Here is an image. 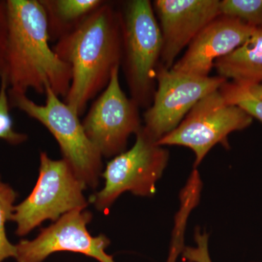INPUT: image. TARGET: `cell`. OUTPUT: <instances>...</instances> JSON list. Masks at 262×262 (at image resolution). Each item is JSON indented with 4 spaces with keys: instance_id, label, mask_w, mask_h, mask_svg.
<instances>
[{
    "instance_id": "6da1fadb",
    "label": "cell",
    "mask_w": 262,
    "mask_h": 262,
    "mask_svg": "<svg viewBox=\"0 0 262 262\" xmlns=\"http://www.w3.org/2000/svg\"><path fill=\"white\" fill-rule=\"evenodd\" d=\"M7 38L0 77L8 90L46 94L50 87L66 98L70 89V65L50 46L47 15L39 0H6Z\"/></svg>"
},
{
    "instance_id": "7a4b0ae2",
    "label": "cell",
    "mask_w": 262,
    "mask_h": 262,
    "mask_svg": "<svg viewBox=\"0 0 262 262\" xmlns=\"http://www.w3.org/2000/svg\"><path fill=\"white\" fill-rule=\"evenodd\" d=\"M53 51L70 65L72 78L64 102L79 117L91 100L106 89L122 61L120 10L105 1L72 32L60 38Z\"/></svg>"
},
{
    "instance_id": "3957f363",
    "label": "cell",
    "mask_w": 262,
    "mask_h": 262,
    "mask_svg": "<svg viewBox=\"0 0 262 262\" xmlns=\"http://www.w3.org/2000/svg\"><path fill=\"white\" fill-rule=\"evenodd\" d=\"M11 108H16L44 125L56 139L63 155L86 188L96 189L103 170L101 153L88 137L77 115L61 101L50 87L46 88V104L39 105L27 96L8 91Z\"/></svg>"
},
{
    "instance_id": "277c9868",
    "label": "cell",
    "mask_w": 262,
    "mask_h": 262,
    "mask_svg": "<svg viewBox=\"0 0 262 262\" xmlns=\"http://www.w3.org/2000/svg\"><path fill=\"white\" fill-rule=\"evenodd\" d=\"M122 61L131 99L139 107L153 101L163 37L149 0L127 2L120 11Z\"/></svg>"
},
{
    "instance_id": "5b68a950",
    "label": "cell",
    "mask_w": 262,
    "mask_h": 262,
    "mask_svg": "<svg viewBox=\"0 0 262 262\" xmlns=\"http://www.w3.org/2000/svg\"><path fill=\"white\" fill-rule=\"evenodd\" d=\"M87 189L65 160H53L47 153L39 155V177L32 192L14 207L11 221L15 233L22 237L47 220L53 222L77 209H85Z\"/></svg>"
},
{
    "instance_id": "8992f818",
    "label": "cell",
    "mask_w": 262,
    "mask_h": 262,
    "mask_svg": "<svg viewBox=\"0 0 262 262\" xmlns=\"http://www.w3.org/2000/svg\"><path fill=\"white\" fill-rule=\"evenodd\" d=\"M131 149L113 158L101 177L104 187L91 196L96 209L106 211L122 193L151 196L156 193V184L168 165L169 152L144 131L136 134Z\"/></svg>"
},
{
    "instance_id": "52a82bcc",
    "label": "cell",
    "mask_w": 262,
    "mask_h": 262,
    "mask_svg": "<svg viewBox=\"0 0 262 262\" xmlns=\"http://www.w3.org/2000/svg\"><path fill=\"white\" fill-rule=\"evenodd\" d=\"M253 117L227 103L220 89L200 100L177 128L158 141L160 146H182L195 155L194 168L216 144L229 148L228 136L249 127Z\"/></svg>"
},
{
    "instance_id": "ba28073f",
    "label": "cell",
    "mask_w": 262,
    "mask_h": 262,
    "mask_svg": "<svg viewBox=\"0 0 262 262\" xmlns=\"http://www.w3.org/2000/svg\"><path fill=\"white\" fill-rule=\"evenodd\" d=\"M157 70L158 89L152 105L144 113L143 129L158 141L179 126L200 100L223 85L227 80L220 77H196L168 70Z\"/></svg>"
},
{
    "instance_id": "9c48e42d",
    "label": "cell",
    "mask_w": 262,
    "mask_h": 262,
    "mask_svg": "<svg viewBox=\"0 0 262 262\" xmlns=\"http://www.w3.org/2000/svg\"><path fill=\"white\" fill-rule=\"evenodd\" d=\"M120 67L114 69L111 78L89 108L82 122L91 142L101 156L115 158L126 151L132 134L142 128L139 106L125 95L119 79Z\"/></svg>"
},
{
    "instance_id": "30bf717a",
    "label": "cell",
    "mask_w": 262,
    "mask_h": 262,
    "mask_svg": "<svg viewBox=\"0 0 262 262\" xmlns=\"http://www.w3.org/2000/svg\"><path fill=\"white\" fill-rule=\"evenodd\" d=\"M93 215L77 209L62 215L53 225L41 229L32 241L22 239L15 245L18 262H42L50 255L60 251L82 253L100 262H115L106 253L110 245L104 234L93 236L88 229Z\"/></svg>"
},
{
    "instance_id": "8fae6325",
    "label": "cell",
    "mask_w": 262,
    "mask_h": 262,
    "mask_svg": "<svg viewBox=\"0 0 262 262\" xmlns=\"http://www.w3.org/2000/svg\"><path fill=\"white\" fill-rule=\"evenodd\" d=\"M219 0H157L163 47L160 67L170 70L175 58L206 26L218 18Z\"/></svg>"
},
{
    "instance_id": "7c38bea8",
    "label": "cell",
    "mask_w": 262,
    "mask_h": 262,
    "mask_svg": "<svg viewBox=\"0 0 262 262\" xmlns=\"http://www.w3.org/2000/svg\"><path fill=\"white\" fill-rule=\"evenodd\" d=\"M256 29L238 19L220 15L196 36L171 70L196 77H209L215 61L242 46Z\"/></svg>"
},
{
    "instance_id": "4fadbf2b",
    "label": "cell",
    "mask_w": 262,
    "mask_h": 262,
    "mask_svg": "<svg viewBox=\"0 0 262 262\" xmlns=\"http://www.w3.org/2000/svg\"><path fill=\"white\" fill-rule=\"evenodd\" d=\"M219 76L249 87L262 82V27L256 28L242 46L215 61Z\"/></svg>"
},
{
    "instance_id": "5bb4252c",
    "label": "cell",
    "mask_w": 262,
    "mask_h": 262,
    "mask_svg": "<svg viewBox=\"0 0 262 262\" xmlns=\"http://www.w3.org/2000/svg\"><path fill=\"white\" fill-rule=\"evenodd\" d=\"M47 15L51 39L63 37L103 4V0H39Z\"/></svg>"
},
{
    "instance_id": "9a60e30c",
    "label": "cell",
    "mask_w": 262,
    "mask_h": 262,
    "mask_svg": "<svg viewBox=\"0 0 262 262\" xmlns=\"http://www.w3.org/2000/svg\"><path fill=\"white\" fill-rule=\"evenodd\" d=\"M17 193L0 179V262L6 258L15 257V246L10 244L7 237L5 225L11 220Z\"/></svg>"
},
{
    "instance_id": "2e32d148",
    "label": "cell",
    "mask_w": 262,
    "mask_h": 262,
    "mask_svg": "<svg viewBox=\"0 0 262 262\" xmlns=\"http://www.w3.org/2000/svg\"><path fill=\"white\" fill-rule=\"evenodd\" d=\"M221 15L238 19L254 27H262V0H223L220 1Z\"/></svg>"
},
{
    "instance_id": "e0dca14e",
    "label": "cell",
    "mask_w": 262,
    "mask_h": 262,
    "mask_svg": "<svg viewBox=\"0 0 262 262\" xmlns=\"http://www.w3.org/2000/svg\"><path fill=\"white\" fill-rule=\"evenodd\" d=\"M220 91L227 103L239 106L253 118L262 122V101L253 96L247 88L227 82Z\"/></svg>"
},
{
    "instance_id": "ac0fdd59",
    "label": "cell",
    "mask_w": 262,
    "mask_h": 262,
    "mask_svg": "<svg viewBox=\"0 0 262 262\" xmlns=\"http://www.w3.org/2000/svg\"><path fill=\"white\" fill-rule=\"evenodd\" d=\"M8 91L6 80L0 77V139L13 145H18L27 141L28 136L17 132L13 127Z\"/></svg>"
},
{
    "instance_id": "d6986e66",
    "label": "cell",
    "mask_w": 262,
    "mask_h": 262,
    "mask_svg": "<svg viewBox=\"0 0 262 262\" xmlns=\"http://www.w3.org/2000/svg\"><path fill=\"white\" fill-rule=\"evenodd\" d=\"M196 247H186L183 249V256L186 261L191 262H212L208 251V234L196 230Z\"/></svg>"
},
{
    "instance_id": "ffe728a7",
    "label": "cell",
    "mask_w": 262,
    "mask_h": 262,
    "mask_svg": "<svg viewBox=\"0 0 262 262\" xmlns=\"http://www.w3.org/2000/svg\"><path fill=\"white\" fill-rule=\"evenodd\" d=\"M7 38L6 0H0V70L3 66Z\"/></svg>"
},
{
    "instance_id": "44dd1931",
    "label": "cell",
    "mask_w": 262,
    "mask_h": 262,
    "mask_svg": "<svg viewBox=\"0 0 262 262\" xmlns=\"http://www.w3.org/2000/svg\"><path fill=\"white\" fill-rule=\"evenodd\" d=\"M246 88L253 96L262 101V84H253Z\"/></svg>"
},
{
    "instance_id": "7402d4cb",
    "label": "cell",
    "mask_w": 262,
    "mask_h": 262,
    "mask_svg": "<svg viewBox=\"0 0 262 262\" xmlns=\"http://www.w3.org/2000/svg\"><path fill=\"white\" fill-rule=\"evenodd\" d=\"M185 262H191V261H186Z\"/></svg>"
}]
</instances>
